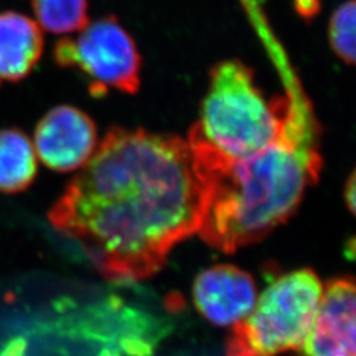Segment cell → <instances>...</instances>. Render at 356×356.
Segmentation results:
<instances>
[{"label":"cell","instance_id":"obj_13","mask_svg":"<svg viewBox=\"0 0 356 356\" xmlns=\"http://www.w3.org/2000/svg\"><path fill=\"white\" fill-rule=\"evenodd\" d=\"M294 6L305 19L313 17L319 10L318 0H294Z\"/></svg>","mask_w":356,"mask_h":356},{"label":"cell","instance_id":"obj_4","mask_svg":"<svg viewBox=\"0 0 356 356\" xmlns=\"http://www.w3.org/2000/svg\"><path fill=\"white\" fill-rule=\"evenodd\" d=\"M312 269L273 277L245 318L234 325L227 356H277L300 350L322 297Z\"/></svg>","mask_w":356,"mask_h":356},{"label":"cell","instance_id":"obj_7","mask_svg":"<svg viewBox=\"0 0 356 356\" xmlns=\"http://www.w3.org/2000/svg\"><path fill=\"white\" fill-rule=\"evenodd\" d=\"M355 282L351 277L327 282L306 335L302 356H355Z\"/></svg>","mask_w":356,"mask_h":356},{"label":"cell","instance_id":"obj_1","mask_svg":"<svg viewBox=\"0 0 356 356\" xmlns=\"http://www.w3.org/2000/svg\"><path fill=\"white\" fill-rule=\"evenodd\" d=\"M204 194L188 141L113 128L51 206V226L108 280L147 279L198 232Z\"/></svg>","mask_w":356,"mask_h":356},{"label":"cell","instance_id":"obj_12","mask_svg":"<svg viewBox=\"0 0 356 356\" xmlns=\"http://www.w3.org/2000/svg\"><path fill=\"white\" fill-rule=\"evenodd\" d=\"M355 1L348 0L334 11L329 26V40L332 51L348 65L355 63Z\"/></svg>","mask_w":356,"mask_h":356},{"label":"cell","instance_id":"obj_6","mask_svg":"<svg viewBox=\"0 0 356 356\" xmlns=\"http://www.w3.org/2000/svg\"><path fill=\"white\" fill-rule=\"evenodd\" d=\"M97 138L89 115L73 106H57L38 122L33 147L44 165L72 172L86 165L95 152Z\"/></svg>","mask_w":356,"mask_h":356},{"label":"cell","instance_id":"obj_8","mask_svg":"<svg viewBox=\"0 0 356 356\" xmlns=\"http://www.w3.org/2000/svg\"><path fill=\"white\" fill-rule=\"evenodd\" d=\"M256 284L250 273L234 266H214L198 275L193 298L198 312L216 326H234L256 304Z\"/></svg>","mask_w":356,"mask_h":356},{"label":"cell","instance_id":"obj_11","mask_svg":"<svg viewBox=\"0 0 356 356\" xmlns=\"http://www.w3.org/2000/svg\"><path fill=\"white\" fill-rule=\"evenodd\" d=\"M38 26L56 33H76L89 24L88 0H31Z\"/></svg>","mask_w":356,"mask_h":356},{"label":"cell","instance_id":"obj_10","mask_svg":"<svg viewBox=\"0 0 356 356\" xmlns=\"http://www.w3.org/2000/svg\"><path fill=\"white\" fill-rule=\"evenodd\" d=\"M38 173V159L32 141L22 129H0V191H26Z\"/></svg>","mask_w":356,"mask_h":356},{"label":"cell","instance_id":"obj_2","mask_svg":"<svg viewBox=\"0 0 356 356\" xmlns=\"http://www.w3.org/2000/svg\"><path fill=\"white\" fill-rule=\"evenodd\" d=\"M279 138L242 160H229L189 132L193 165L204 194L201 238L234 252L288 220L322 169L319 126L294 85Z\"/></svg>","mask_w":356,"mask_h":356},{"label":"cell","instance_id":"obj_5","mask_svg":"<svg viewBox=\"0 0 356 356\" xmlns=\"http://www.w3.org/2000/svg\"><path fill=\"white\" fill-rule=\"evenodd\" d=\"M54 60L63 67L81 70L89 78L92 94L107 89L135 94L140 88V54L114 16L88 24L76 38L60 40Z\"/></svg>","mask_w":356,"mask_h":356},{"label":"cell","instance_id":"obj_9","mask_svg":"<svg viewBox=\"0 0 356 356\" xmlns=\"http://www.w3.org/2000/svg\"><path fill=\"white\" fill-rule=\"evenodd\" d=\"M42 51L44 36L38 23L22 13H0V85L26 78Z\"/></svg>","mask_w":356,"mask_h":356},{"label":"cell","instance_id":"obj_14","mask_svg":"<svg viewBox=\"0 0 356 356\" xmlns=\"http://www.w3.org/2000/svg\"><path fill=\"white\" fill-rule=\"evenodd\" d=\"M356 193V179H355V173H353L350 178H348V181H347V184H346V201H347V204H348V209H350V211L351 213H354V210H355V197Z\"/></svg>","mask_w":356,"mask_h":356},{"label":"cell","instance_id":"obj_3","mask_svg":"<svg viewBox=\"0 0 356 356\" xmlns=\"http://www.w3.org/2000/svg\"><path fill=\"white\" fill-rule=\"evenodd\" d=\"M288 101V94L267 98L247 65L223 61L211 69L201 119L191 132L229 160L247 159L279 138Z\"/></svg>","mask_w":356,"mask_h":356}]
</instances>
